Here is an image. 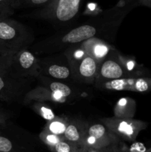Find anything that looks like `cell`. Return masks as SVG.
Listing matches in <instances>:
<instances>
[{
	"instance_id": "9",
	"label": "cell",
	"mask_w": 151,
	"mask_h": 152,
	"mask_svg": "<svg viewBox=\"0 0 151 152\" xmlns=\"http://www.w3.org/2000/svg\"><path fill=\"white\" fill-rule=\"evenodd\" d=\"M96 34V29L93 26L89 25H81L65 35L62 39L64 43H78L86 41L92 38Z\"/></svg>"
},
{
	"instance_id": "19",
	"label": "cell",
	"mask_w": 151,
	"mask_h": 152,
	"mask_svg": "<svg viewBox=\"0 0 151 152\" xmlns=\"http://www.w3.org/2000/svg\"><path fill=\"white\" fill-rule=\"evenodd\" d=\"M13 7L5 3L0 2V19L8 18L13 13Z\"/></svg>"
},
{
	"instance_id": "24",
	"label": "cell",
	"mask_w": 151,
	"mask_h": 152,
	"mask_svg": "<svg viewBox=\"0 0 151 152\" xmlns=\"http://www.w3.org/2000/svg\"><path fill=\"white\" fill-rule=\"evenodd\" d=\"M22 0H11V2H12V7L13 8H17L19 7V4H20V1Z\"/></svg>"
},
{
	"instance_id": "21",
	"label": "cell",
	"mask_w": 151,
	"mask_h": 152,
	"mask_svg": "<svg viewBox=\"0 0 151 152\" xmlns=\"http://www.w3.org/2000/svg\"><path fill=\"white\" fill-rule=\"evenodd\" d=\"M113 145L114 144H112V145H108V146L102 148L99 150H100L101 152H122L119 151V150L116 149V148L113 146Z\"/></svg>"
},
{
	"instance_id": "17",
	"label": "cell",
	"mask_w": 151,
	"mask_h": 152,
	"mask_svg": "<svg viewBox=\"0 0 151 152\" xmlns=\"http://www.w3.org/2000/svg\"><path fill=\"white\" fill-rule=\"evenodd\" d=\"M40 137H41V140H42L47 146L50 147L52 150H53V147H54L59 141L62 140V139H64L63 136H59V135L54 134L47 132L45 129H44V132L41 134Z\"/></svg>"
},
{
	"instance_id": "4",
	"label": "cell",
	"mask_w": 151,
	"mask_h": 152,
	"mask_svg": "<svg viewBox=\"0 0 151 152\" xmlns=\"http://www.w3.org/2000/svg\"><path fill=\"white\" fill-rule=\"evenodd\" d=\"M116 142V137L105 125L96 123L87 129L84 148L87 146L101 149Z\"/></svg>"
},
{
	"instance_id": "1",
	"label": "cell",
	"mask_w": 151,
	"mask_h": 152,
	"mask_svg": "<svg viewBox=\"0 0 151 152\" xmlns=\"http://www.w3.org/2000/svg\"><path fill=\"white\" fill-rule=\"evenodd\" d=\"M28 34L19 22L6 18L0 19V56L11 60L17 52L25 49Z\"/></svg>"
},
{
	"instance_id": "26",
	"label": "cell",
	"mask_w": 151,
	"mask_h": 152,
	"mask_svg": "<svg viewBox=\"0 0 151 152\" xmlns=\"http://www.w3.org/2000/svg\"><path fill=\"white\" fill-rule=\"evenodd\" d=\"M122 1H124L126 3H136L139 4V0H121Z\"/></svg>"
},
{
	"instance_id": "12",
	"label": "cell",
	"mask_w": 151,
	"mask_h": 152,
	"mask_svg": "<svg viewBox=\"0 0 151 152\" xmlns=\"http://www.w3.org/2000/svg\"><path fill=\"white\" fill-rule=\"evenodd\" d=\"M90 45L87 47V54L90 55L96 60L105 57L108 52V48L105 44L96 40Z\"/></svg>"
},
{
	"instance_id": "23",
	"label": "cell",
	"mask_w": 151,
	"mask_h": 152,
	"mask_svg": "<svg viewBox=\"0 0 151 152\" xmlns=\"http://www.w3.org/2000/svg\"><path fill=\"white\" fill-rule=\"evenodd\" d=\"M83 152H101L100 150L98 149V148H93V147L87 146L85 148H84V151Z\"/></svg>"
},
{
	"instance_id": "20",
	"label": "cell",
	"mask_w": 151,
	"mask_h": 152,
	"mask_svg": "<svg viewBox=\"0 0 151 152\" xmlns=\"http://www.w3.org/2000/svg\"><path fill=\"white\" fill-rule=\"evenodd\" d=\"M10 63V61L0 56V72H2V71L9 69Z\"/></svg>"
},
{
	"instance_id": "27",
	"label": "cell",
	"mask_w": 151,
	"mask_h": 152,
	"mask_svg": "<svg viewBox=\"0 0 151 152\" xmlns=\"http://www.w3.org/2000/svg\"><path fill=\"white\" fill-rule=\"evenodd\" d=\"M0 2L1 3H5V4H9L12 7V2H11V0H0Z\"/></svg>"
},
{
	"instance_id": "3",
	"label": "cell",
	"mask_w": 151,
	"mask_h": 152,
	"mask_svg": "<svg viewBox=\"0 0 151 152\" xmlns=\"http://www.w3.org/2000/svg\"><path fill=\"white\" fill-rule=\"evenodd\" d=\"M105 124L115 137L128 141L135 140L139 132L147 126L146 123L130 118L107 119Z\"/></svg>"
},
{
	"instance_id": "16",
	"label": "cell",
	"mask_w": 151,
	"mask_h": 152,
	"mask_svg": "<svg viewBox=\"0 0 151 152\" xmlns=\"http://www.w3.org/2000/svg\"><path fill=\"white\" fill-rule=\"evenodd\" d=\"M55 152H82L77 145L71 143L69 141L62 139L53 148Z\"/></svg>"
},
{
	"instance_id": "10",
	"label": "cell",
	"mask_w": 151,
	"mask_h": 152,
	"mask_svg": "<svg viewBox=\"0 0 151 152\" xmlns=\"http://www.w3.org/2000/svg\"><path fill=\"white\" fill-rule=\"evenodd\" d=\"M98 71V63L96 59L90 55L86 54L78 60L77 65V72L81 78L87 81L92 80L96 75Z\"/></svg>"
},
{
	"instance_id": "7",
	"label": "cell",
	"mask_w": 151,
	"mask_h": 152,
	"mask_svg": "<svg viewBox=\"0 0 151 152\" xmlns=\"http://www.w3.org/2000/svg\"><path fill=\"white\" fill-rule=\"evenodd\" d=\"M17 77L10 74L9 69L0 72V99L9 100L17 92Z\"/></svg>"
},
{
	"instance_id": "14",
	"label": "cell",
	"mask_w": 151,
	"mask_h": 152,
	"mask_svg": "<svg viewBox=\"0 0 151 152\" xmlns=\"http://www.w3.org/2000/svg\"><path fill=\"white\" fill-rule=\"evenodd\" d=\"M68 123L64 120L60 119H55L49 122L47 127L45 128V130L47 132L53 133L54 134L59 135V136H63L65 131L66 129Z\"/></svg>"
},
{
	"instance_id": "6",
	"label": "cell",
	"mask_w": 151,
	"mask_h": 152,
	"mask_svg": "<svg viewBox=\"0 0 151 152\" xmlns=\"http://www.w3.org/2000/svg\"><path fill=\"white\" fill-rule=\"evenodd\" d=\"M99 75L107 80L123 78L127 74V70L115 59H107L103 61L99 70Z\"/></svg>"
},
{
	"instance_id": "18",
	"label": "cell",
	"mask_w": 151,
	"mask_h": 152,
	"mask_svg": "<svg viewBox=\"0 0 151 152\" xmlns=\"http://www.w3.org/2000/svg\"><path fill=\"white\" fill-rule=\"evenodd\" d=\"M51 1L52 0H22L19 7H44Z\"/></svg>"
},
{
	"instance_id": "25",
	"label": "cell",
	"mask_w": 151,
	"mask_h": 152,
	"mask_svg": "<svg viewBox=\"0 0 151 152\" xmlns=\"http://www.w3.org/2000/svg\"><path fill=\"white\" fill-rule=\"evenodd\" d=\"M4 123H5V117L3 115L2 113L0 111V126H4Z\"/></svg>"
},
{
	"instance_id": "5",
	"label": "cell",
	"mask_w": 151,
	"mask_h": 152,
	"mask_svg": "<svg viewBox=\"0 0 151 152\" xmlns=\"http://www.w3.org/2000/svg\"><path fill=\"white\" fill-rule=\"evenodd\" d=\"M103 87L115 91H130L134 92H148L151 91V77L141 78H121L107 80Z\"/></svg>"
},
{
	"instance_id": "22",
	"label": "cell",
	"mask_w": 151,
	"mask_h": 152,
	"mask_svg": "<svg viewBox=\"0 0 151 152\" xmlns=\"http://www.w3.org/2000/svg\"><path fill=\"white\" fill-rule=\"evenodd\" d=\"M139 4L147 6L151 8V0H139Z\"/></svg>"
},
{
	"instance_id": "13",
	"label": "cell",
	"mask_w": 151,
	"mask_h": 152,
	"mask_svg": "<svg viewBox=\"0 0 151 152\" xmlns=\"http://www.w3.org/2000/svg\"><path fill=\"white\" fill-rule=\"evenodd\" d=\"M47 74L57 80H65L70 76V69L64 65H51L47 69Z\"/></svg>"
},
{
	"instance_id": "2",
	"label": "cell",
	"mask_w": 151,
	"mask_h": 152,
	"mask_svg": "<svg viewBox=\"0 0 151 152\" xmlns=\"http://www.w3.org/2000/svg\"><path fill=\"white\" fill-rule=\"evenodd\" d=\"M82 0H52L43 7L41 14L60 22H67L73 19L79 10Z\"/></svg>"
},
{
	"instance_id": "11",
	"label": "cell",
	"mask_w": 151,
	"mask_h": 152,
	"mask_svg": "<svg viewBox=\"0 0 151 152\" xmlns=\"http://www.w3.org/2000/svg\"><path fill=\"white\" fill-rule=\"evenodd\" d=\"M0 152H25L19 145L14 142L11 137L7 136L0 129Z\"/></svg>"
},
{
	"instance_id": "8",
	"label": "cell",
	"mask_w": 151,
	"mask_h": 152,
	"mask_svg": "<svg viewBox=\"0 0 151 152\" xmlns=\"http://www.w3.org/2000/svg\"><path fill=\"white\" fill-rule=\"evenodd\" d=\"M87 129L77 123H68L63 134L64 139L77 145L83 152L84 150Z\"/></svg>"
},
{
	"instance_id": "15",
	"label": "cell",
	"mask_w": 151,
	"mask_h": 152,
	"mask_svg": "<svg viewBox=\"0 0 151 152\" xmlns=\"http://www.w3.org/2000/svg\"><path fill=\"white\" fill-rule=\"evenodd\" d=\"M49 88L52 93L65 99L71 94V89L69 86L59 82H52L49 86Z\"/></svg>"
}]
</instances>
